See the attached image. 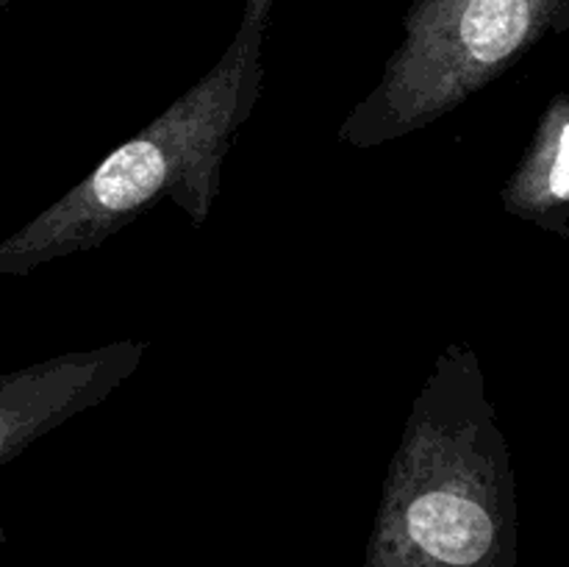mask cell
<instances>
[{
	"instance_id": "obj_3",
	"label": "cell",
	"mask_w": 569,
	"mask_h": 567,
	"mask_svg": "<svg viewBox=\"0 0 569 567\" xmlns=\"http://www.w3.org/2000/svg\"><path fill=\"white\" fill-rule=\"evenodd\" d=\"M381 83L339 139L367 150L431 126L487 87L545 37L569 28V0H415Z\"/></svg>"
},
{
	"instance_id": "obj_2",
	"label": "cell",
	"mask_w": 569,
	"mask_h": 567,
	"mask_svg": "<svg viewBox=\"0 0 569 567\" xmlns=\"http://www.w3.org/2000/svg\"><path fill=\"white\" fill-rule=\"evenodd\" d=\"M264 33L239 26L220 61L164 115L111 150L42 215L0 239V276H28L61 256L98 248L164 198L194 228L203 226L233 133L259 100Z\"/></svg>"
},
{
	"instance_id": "obj_4",
	"label": "cell",
	"mask_w": 569,
	"mask_h": 567,
	"mask_svg": "<svg viewBox=\"0 0 569 567\" xmlns=\"http://www.w3.org/2000/svg\"><path fill=\"white\" fill-rule=\"evenodd\" d=\"M144 350V342H114L0 372V467L70 417L103 404L137 370Z\"/></svg>"
},
{
	"instance_id": "obj_1",
	"label": "cell",
	"mask_w": 569,
	"mask_h": 567,
	"mask_svg": "<svg viewBox=\"0 0 569 567\" xmlns=\"http://www.w3.org/2000/svg\"><path fill=\"white\" fill-rule=\"evenodd\" d=\"M365 567H517L515 465L470 345L439 350L417 392Z\"/></svg>"
},
{
	"instance_id": "obj_7",
	"label": "cell",
	"mask_w": 569,
	"mask_h": 567,
	"mask_svg": "<svg viewBox=\"0 0 569 567\" xmlns=\"http://www.w3.org/2000/svg\"><path fill=\"white\" fill-rule=\"evenodd\" d=\"M3 545H6V531L0 528V550H3Z\"/></svg>"
},
{
	"instance_id": "obj_5",
	"label": "cell",
	"mask_w": 569,
	"mask_h": 567,
	"mask_svg": "<svg viewBox=\"0 0 569 567\" xmlns=\"http://www.w3.org/2000/svg\"><path fill=\"white\" fill-rule=\"evenodd\" d=\"M503 206L517 220L569 239V94H556L533 142L503 187Z\"/></svg>"
},
{
	"instance_id": "obj_6",
	"label": "cell",
	"mask_w": 569,
	"mask_h": 567,
	"mask_svg": "<svg viewBox=\"0 0 569 567\" xmlns=\"http://www.w3.org/2000/svg\"><path fill=\"white\" fill-rule=\"evenodd\" d=\"M272 3H276V0H244L242 26H253V28H261V31H267Z\"/></svg>"
}]
</instances>
